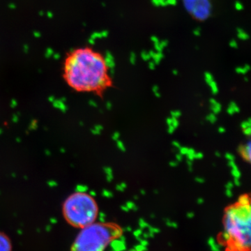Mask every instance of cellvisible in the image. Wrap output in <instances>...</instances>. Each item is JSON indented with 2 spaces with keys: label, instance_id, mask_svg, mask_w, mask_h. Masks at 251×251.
I'll list each match as a JSON object with an SVG mask.
<instances>
[{
  "label": "cell",
  "instance_id": "obj_5",
  "mask_svg": "<svg viewBox=\"0 0 251 251\" xmlns=\"http://www.w3.org/2000/svg\"><path fill=\"white\" fill-rule=\"evenodd\" d=\"M184 7L196 19L204 20L211 15L209 0H183Z\"/></svg>",
  "mask_w": 251,
  "mask_h": 251
},
{
  "label": "cell",
  "instance_id": "obj_25",
  "mask_svg": "<svg viewBox=\"0 0 251 251\" xmlns=\"http://www.w3.org/2000/svg\"><path fill=\"white\" fill-rule=\"evenodd\" d=\"M117 146H118V147L119 148V149H120L121 151H126L125 145H124V144L122 142V141L117 140Z\"/></svg>",
  "mask_w": 251,
  "mask_h": 251
},
{
  "label": "cell",
  "instance_id": "obj_17",
  "mask_svg": "<svg viewBox=\"0 0 251 251\" xmlns=\"http://www.w3.org/2000/svg\"><path fill=\"white\" fill-rule=\"evenodd\" d=\"M141 57L142 59L145 61H149L151 60V56H150L149 52H146V51H143V52H142Z\"/></svg>",
  "mask_w": 251,
  "mask_h": 251
},
{
  "label": "cell",
  "instance_id": "obj_27",
  "mask_svg": "<svg viewBox=\"0 0 251 251\" xmlns=\"http://www.w3.org/2000/svg\"><path fill=\"white\" fill-rule=\"evenodd\" d=\"M188 147H182V146H181L180 148H179V152L183 156H184V155H186V153L188 152Z\"/></svg>",
  "mask_w": 251,
  "mask_h": 251
},
{
  "label": "cell",
  "instance_id": "obj_28",
  "mask_svg": "<svg viewBox=\"0 0 251 251\" xmlns=\"http://www.w3.org/2000/svg\"><path fill=\"white\" fill-rule=\"evenodd\" d=\"M225 158H226V159L228 160V161H231V160H235L234 156L230 153H227L226 154H225Z\"/></svg>",
  "mask_w": 251,
  "mask_h": 251
},
{
  "label": "cell",
  "instance_id": "obj_37",
  "mask_svg": "<svg viewBox=\"0 0 251 251\" xmlns=\"http://www.w3.org/2000/svg\"><path fill=\"white\" fill-rule=\"evenodd\" d=\"M234 185L237 186H239L241 185V182H240V179H234V183H233Z\"/></svg>",
  "mask_w": 251,
  "mask_h": 251
},
{
  "label": "cell",
  "instance_id": "obj_22",
  "mask_svg": "<svg viewBox=\"0 0 251 251\" xmlns=\"http://www.w3.org/2000/svg\"><path fill=\"white\" fill-rule=\"evenodd\" d=\"M152 91L153 92V94H154V95L156 96V97H160V93L159 92V88H158V86H156V85H154V86L152 87Z\"/></svg>",
  "mask_w": 251,
  "mask_h": 251
},
{
  "label": "cell",
  "instance_id": "obj_47",
  "mask_svg": "<svg viewBox=\"0 0 251 251\" xmlns=\"http://www.w3.org/2000/svg\"><path fill=\"white\" fill-rule=\"evenodd\" d=\"M216 156H218V157H221V153H220L219 152H216Z\"/></svg>",
  "mask_w": 251,
  "mask_h": 251
},
{
  "label": "cell",
  "instance_id": "obj_38",
  "mask_svg": "<svg viewBox=\"0 0 251 251\" xmlns=\"http://www.w3.org/2000/svg\"><path fill=\"white\" fill-rule=\"evenodd\" d=\"M195 181L197 183H199V184H203V183L204 182V179L203 178H201V177H196Z\"/></svg>",
  "mask_w": 251,
  "mask_h": 251
},
{
  "label": "cell",
  "instance_id": "obj_31",
  "mask_svg": "<svg viewBox=\"0 0 251 251\" xmlns=\"http://www.w3.org/2000/svg\"><path fill=\"white\" fill-rule=\"evenodd\" d=\"M203 158V153L201 152H196L195 155V158L196 159H201Z\"/></svg>",
  "mask_w": 251,
  "mask_h": 251
},
{
  "label": "cell",
  "instance_id": "obj_2",
  "mask_svg": "<svg viewBox=\"0 0 251 251\" xmlns=\"http://www.w3.org/2000/svg\"><path fill=\"white\" fill-rule=\"evenodd\" d=\"M250 204H237L225 210L220 241L225 251H250Z\"/></svg>",
  "mask_w": 251,
  "mask_h": 251
},
{
  "label": "cell",
  "instance_id": "obj_35",
  "mask_svg": "<svg viewBox=\"0 0 251 251\" xmlns=\"http://www.w3.org/2000/svg\"><path fill=\"white\" fill-rule=\"evenodd\" d=\"M225 194H226V195L228 196V197H231L232 196V192L231 189H226V190H225Z\"/></svg>",
  "mask_w": 251,
  "mask_h": 251
},
{
  "label": "cell",
  "instance_id": "obj_30",
  "mask_svg": "<svg viewBox=\"0 0 251 251\" xmlns=\"http://www.w3.org/2000/svg\"><path fill=\"white\" fill-rule=\"evenodd\" d=\"M149 69L151 70H154L155 68H156V64H155L154 61H149Z\"/></svg>",
  "mask_w": 251,
  "mask_h": 251
},
{
  "label": "cell",
  "instance_id": "obj_9",
  "mask_svg": "<svg viewBox=\"0 0 251 251\" xmlns=\"http://www.w3.org/2000/svg\"><path fill=\"white\" fill-rule=\"evenodd\" d=\"M150 56H151V59H152V61H154V63L156 65L158 64L161 61L162 59L164 57L163 52H155L153 50H151L149 52Z\"/></svg>",
  "mask_w": 251,
  "mask_h": 251
},
{
  "label": "cell",
  "instance_id": "obj_23",
  "mask_svg": "<svg viewBox=\"0 0 251 251\" xmlns=\"http://www.w3.org/2000/svg\"><path fill=\"white\" fill-rule=\"evenodd\" d=\"M234 6H235V8H236L237 11H241V10L243 9V5L242 4L241 2H240V1H236V2H235Z\"/></svg>",
  "mask_w": 251,
  "mask_h": 251
},
{
  "label": "cell",
  "instance_id": "obj_46",
  "mask_svg": "<svg viewBox=\"0 0 251 251\" xmlns=\"http://www.w3.org/2000/svg\"><path fill=\"white\" fill-rule=\"evenodd\" d=\"M197 202L199 203V204H201V203L203 202V199L202 198H199V199H197Z\"/></svg>",
  "mask_w": 251,
  "mask_h": 251
},
{
  "label": "cell",
  "instance_id": "obj_1",
  "mask_svg": "<svg viewBox=\"0 0 251 251\" xmlns=\"http://www.w3.org/2000/svg\"><path fill=\"white\" fill-rule=\"evenodd\" d=\"M63 80L80 93H101L110 85L109 69L104 56L87 46L73 48L63 59Z\"/></svg>",
  "mask_w": 251,
  "mask_h": 251
},
{
  "label": "cell",
  "instance_id": "obj_19",
  "mask_svg": "<svg viewBox=\"0 0 251 251\" xmlns=\"http://www.w3.org/2000/svg\"><path fill=\"white\" fill-rule=\"evenodd\" d=\"M206 119H207V120L209 121V122L210 123H211V124H214V123L216 122V121H217V118H216V114H213V112H212V113L209 114V115H208L207 117H206Z\"/></svg>",
  "mask_w": 251,
  "mask_h": 251
},
{
  "label": "cell",
  "instance_id": "obj_7",
  "mask_svg": "<svg viewBox=\"0 0 251 251\" xmlns=\"http://www.w3.org/2000/svg\"><path fill=\"white\" fill-rule=\"evenodd\" d=\"M204 79H205L206 83L209 85V87L211 88V92L213 93V94H217L218 93V87L216 81L213 79L212 75L209 72H206L204 73Z\"/></svg>",
  "mask_w": 251,
  "mask_h": 251
},
{
  "label": "cell",
  "instance_id": "obj_10",
  "mask_svg": "<svg viewBox=\"0 0 251 251\" xmlns=\"http://www.w3.org/2000/svg\"><path fill=\"white\" fill-rule=\"evenodd\" d=\"M210 106H211V110L213 112V114H217L220 113L221 110V105L218 103V101L214 98L210 99Z\"/></svg>",
  "mask_w": 251,
  "mask_h": 251
},
{
  "label": "cell",
  "instance_id": "obj_13",
  "mask_svg": "<svg viewBox=\"0 0 251 251\" xmlns=\"http://www.w3.org/2000/svg\"><path fill=\"white\" fill-rule=\"evenodd\" d=\"M237 37L242 41H246L249 39V36L243 29H237Z\"/></svg>",
  "mask_w": 251,
  "mask_h": 251
},
{
  "label": "cell",
  "instance_id": "obj_14",
  "mask_svg": "<svg viewBox=\"0 0 251 251\" xmlns=\"http://www.w3.org/2000/svg\"><path fill=\"white\" fill-rule=\"evenodd\" d=\"M238 204H241V205H247V204H250V198L247 195H243L241 196L238 199Z\"/></svg>",
  "mask_w": 251,
  "mask_h": 251
},
{
  "label": "cell",
  "instance_id": "obj_36",
  "mask_svg": "<svg viewBox=\"0 0 251 251\" xmlns=\"http://www.w3.org/2000/svg\"><path fill=\"white\" fill-rule=\"evenodd\" d=\"M172 144H173V146H175V148H177V149H179L181 147V144H180V143L179 142H177V141H173V142H172Z\"/></svg>",
  "mask_w": 251,
  "mask_h": 251
},
{
  "label": "cell",
  "instance_id": "obj_33",
  "mask_svg": "<svg viewBox=\"0 0 251 251\" xmlns=\"http://www.w3.org/2000/svg\"><path fill=\"white\" fill-rule=\"evenodd\" d=\"M243 133L245 135H248V136H249L250 135V132H251V131H250V127H249V128H247V129H243Z\"/></svg>",
  "mask_w": 251,
  "mask_h": 251
},
{
  "label": "cell",
  "instance_id": "obj_45",
  "mask_svg": "<svg viewBox=\"0 0 251 251\" xmlns=\"http://www.w3.org/2000/svg\"><path fill=\"white\" fill-rule=\"evenodd\" d=\"M140 193L142 195H145V194H146V192H145V190H143V189H142L140 190Z\"/></svg>",
  "mask_w": 251,
  "mask_h": 251
},
{
  "label": "cell",
  "instance_id": "obj_11",
  "mask_svg": "<svg viewBox=\"0 0 251 251\" xmlns=\"http://www.w3.org/2000/svg\"><path fill=\"white\" fill-rule=\"evenodd\" d=\"M227 112L230 114H234L235 113H238L240 112L239 107L237 105V103L234 101H231L229 104L228 109H227Z\"/></svg>",
  "mask_w": 251,
  "mask_h": 251
},
{
  "label": "cell",
  "instance_id": "obj_41",
  "mask_svg": "<svg viewBox=\"0 0 251 251\" xmlns=\"http://www.w3.org/2000/svg\"><path fill=\"white\" fill-rule=\"evenodd\" d=\"M182 158H183V155L181 154L180 153H179V154H177V156H176V158H177V160L178 162L182 161Z\"/></svg>",
  "mask_w": 251,
  "mask_h": 251
},
{
  "label": "cell",
  "instance_id": "obj_43",
  "mask_svg": "<svg viewBox=\"0 0 251 251\" xmlns=\"http://www.w3.org/2000/svg\"><path fill=\"white\" fill-rule=\"evenodd\" d=\"M119 138V133H116L115 134H114V139L115 140H118Z\"/></svg>",
  "mask_w": 251,
  "mask_h": 251
},
{
  "label": "cell",
  "instance_id": "obj_26",
  "mask_svg": "<svg viewBox=\"0 0 251 251\" xmlns=\"http://www.w3.org/2000/svg\"><path fill=\"white\" fill-rule=\"evenodd\" d=\"M126 187H127V185H126V183H122L120 185L117 186V189L119 191H124V190L126 188Z\"/></svg>",
  "mask_w": 251,
  "mask_h": 251
},
{
  "label": "cell",
  "instance_id": "obj_20",
  "mask_svg": "<svg viewBox=\"0 0 251 251\" xmlns=\"http://www.w3.org/2000/svg\"><path fill=\"white\" fill-rule=\"evenodd\" d=\"M136 60H137V56H136V54H135V52H132L131 54H130V56H129L130 63H131V64H133V65L135 64Z\"/></svg>",
  "mask_w": 251,
  "mask_h": 251
},
{
  "label": "cell",
  "instance_id": "obj_40",
  "mask_svg": "<svg viewBox=\"0 0 251 251\" xmlns=\"http://www.w3.org/2000/svg\"><path fill=\"white\" fill-rule=\"evenodd\" d=\"M178 163H179V162L177 161H171L170 163V165L171 167H177V165H178Z\"/></svg>",
  "mask_w": 251,
  "mask_h": 251
},
{
  "label": "cell",
  "instance_id": "obj_12",
  "mask_svg": "<svg viewBox=\"0 0 251 251\" xmlns=\"http://www.w3.org/2000/svg\"><path fill=\"white\" fill-rule=\"evenodd\" d=\"M167 124L168 126V127H173L174 129H177L179 125V123L178 121V119L175 118V117H169L166 120Z\"/></svg>",
  "mask_w": 251,
  "mask_h": 251
},
{
  "label": "cell",
  "instance_id": "obj_4",
  "mask_svg": "<svg viewBox=\"0 0 251 251\" xmlns=\"http://www.w3.org/2000/svg\"><path fill=\"white\" fill-rule=\"evenodd\" d=\"M62 214L69 225L81 229L96 221L98 206L94 195L85 191H78L64 200Z\"/></svg>",
  "mask_w": 251,
  "mask_h": 251
},
{
  "label": "cell",
  "instance_id": "obj_8",
  "mask_svg": "<svg viewBox=\"0 0 251 251\" xmlns=\"http://www.w3.org/2000/svg\"><path fill=\"white\" fill-rule=\"evenodd\" d=\"M239 152L242 155L243 158L248 162L250 160V153H251V143L250 141H248L243 146H241L239 147Z\"/></svg>",
  "mask_w": 251,
  "mask_h": 251
},
{
  "label": "cell",
  "instance_id": "obj_15",
  "mask_svg": "<svg viewBox=\"0 0 251 251\" xmlns=\"http://www.w3.org/2000/svg\"><path fill=\"white\" fill-rule=\"evenodd\" d=\"M250 70V66L248 64H245V66H242V67H237L235 71L238 74H243L245 75L248 73V71Z\"/></svg>",
  "mask_w": 251,
  "mask_h": 251
},
{
  "label": "cell",
  "instance_id": "obj_18",
  "mask_svg": "<svg viewBox=\"0 0 251 251\" xmlns=\"http://www.w3.org/2000/svg\"><path fill=\"white\" fill-rule=\"evenodd\" d=\"M232 175L233 176L234 178L235 179H240L241 177V172L239 170L238 167L237 168L232 169Z\"/></svg>",
  "mask_w": 251,
  "mask_h": 251
},
{
  "label": "cell",
  "instance_id": "obj_16",
  "mask_svg": "<svg viewBox=\"0 0 251 251\" xmlns=\"http://www.w3.org/2000/svg\"><path fill=\"white\" fill-rule=\"evenodd\" d=\"M195 151L192 148H188V151L186 153V156L188 160L193 161L195 159Z\"/></svg>",
  "mask_w": 251,
  "mask_h": 251
},
{
  "label": "cell",
  "instance_id": "obj_21",
  "mask_svg": "<svg viewBox=\"0 0 251 251\" xmlns=\"http://www.w3.org/2000/svg\"><path fill=\"white\" fill-rule=\"evenodd\" d=\"M241 128L243 129L250 127V119H248V121H245V122H242L241 124Z\"/></svg>",
  "mask_w": 251,
  "mask_h": 251
},
{
  "label": "cell",
  "instance_id": "obj_24",
  "mask_svg": "<svg viewBox=\"0 0 251 251\" xmlns=\"http://www.w3.org/2000/svg\"><path fill=\"white\" fill-rule=\"evenodd\" d=\"M181 115H182V112H181L180 111H179V110L172 111V112H171V117H175V118L178 119L181 117Z\"/></svg>",
  "mask_w": 251,
  "mask_h": 251
},
{
  "label": "cell",
  "instance_id": "obj_34",
  "mask_svg": "<svg viewBox=\"0 0 251 251\" xmlns=\"http://www.w3.org/2000/svg\"><path fill=\"white\" fill-rule=\"evenodd\" d=\"M193 34H194V35L198 36H199L201 34V30L199 28H196L195 30L193 31Z\"/></svg>",
  "mask_w": 251,
  "mask_h": 251
},
{
  "label": "cell",
  "instance_id": "obj_42",
  "mask_svg": "<svg viewBox=\"0 0 251 251\" xmlns=\"http://www.w3.org/2000/svg\"><path fill=\"white\" fill-rule=\"evenodd\" d=\"M218 132L220 133H221V134H223V133H224L225 132V128L223 127H220L219 129H218Z\"/></svg>",
  "mask_w": 251,
  "mask_h": 251
},
{
  "label": "cell",
  "instance_id": "obj_6",
  "mask_svg": "<svg viewBox=\"0 0 251 251\" xmlns=\"http://www.w3.org/2000/svg\"><path fill=\"white\" fill-rule=\"evenodd\" d=\"M0 251H12L11 239L1 232H0Z\"/></svg>",
  "mask_w": 251,
  "mask_h": 251
},
{
  "label": "cell",
  "instance_id": "obj_3",
  "mask_svg": "<svg viewBox=\"0 0 251 251\" xmlns=\"http://www.w3.org/2000/svg\"><path fill=\"white\" fill-rule=\"evenodd\" d=\"M123 235V230L114 223L94 222L80 229L71 251H105Z\"/></svg>",
  "mask_w": 251,
  "mask_h": 251
},
{
  "label": "cell",
  "instance_id": "obj_32",
  "mask_svg": "<svg viewBox=\"0 0 251 251\" xmlns=\"http://www.w3.org/2000/svg\"><path fill=\"white\" fill-rule=\"evenodd\" d=\"M126 206L128 207V209H134V207L135 206V205L134 203L131 202H129L126 203Z\"/></svg>",
  "mask_w": 251,
  "mask_h": 251
},
{
  "label": "cell",
  "instance_id": "obj_29",
  "mask_svg": "<svg viewBox=\"0 0 251 251\" xmlns=\"http://www.w3.org/2000/svg\"><path fill=\"white\" fill-rule=\"evenodd\" d=\"M230 46L232 48L236 49L238 47V43H237L236 40H231L230 42Z\"/></svg>",
  "mask_w": 251,
  "mask_h": 251
},
{
  "label": "cell",
  "instance_id": "obj_44",
  "mask_svg": "<svg viewBox=\"0 0 251 251\" xmlns=\"http://www.w3.org/2000/svg\"><path fill=\"white\" fill-rule=\"evenodd\" d=\"M172 73H173L174 75H175V76H177V75L179 74V71H177V70H173V71H172Z\"/></svg>",
  "mask_w": 251,
  "mask_h": 251
},
{
  "label": "cell",
  "instance_id": "obj_39",
  "mask_svg": "<svg viewBox=\"0 0 251 251\" xmlns=\"http://www.w3.org/2000/svg\"><path fill=\"white\" fill-rule=\"evenodd\" d=\"M234 186V184L232 182H229L226 184V189H231Z\"/></svg>",
  "mask_w": 251,
  "mask_h": 251
}]
</instances>
